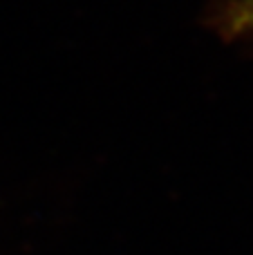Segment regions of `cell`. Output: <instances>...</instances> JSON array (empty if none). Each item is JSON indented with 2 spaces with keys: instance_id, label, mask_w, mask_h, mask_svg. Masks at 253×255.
Wrapping results in <instances>:
<instances>
[{
  "instance_id": "1",
  "label": "cell",
  "mask_w": 253,
  "mask_h": 255,
  "mask_svg": "<svg viewBox=\"0 0 253 255\" xmlns=\"http://www.w3.org/2000/svg\"><path fill=\"white\" fill-rule=\"evenodd\" d=\"M229 20L236 29H253V0H238Z\"/></svg>"
}]
</instances>
